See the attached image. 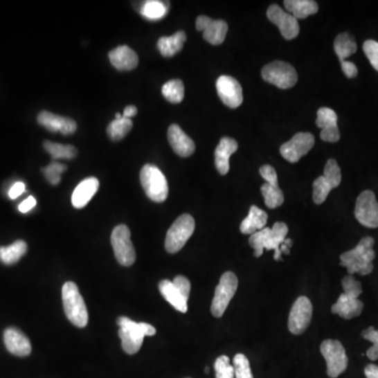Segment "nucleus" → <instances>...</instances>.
<instances>
[{
	"instance_id": "obj_1",
	"label": "nucleus",
	"mask_w": 378,
	"mask_h": 378,
	"mask_svg": "<svg viewBox=\"0 0 378 378\" xmlns=\"http://www.w3.org/2000/svg\"><path fill=\"white\" fill-rule=\"evenodd\" d=\"M341 285L343 294L339 296L331 311L345 320H351L359 316L363 310V302L359 300V296L363 294L361 282L354 276H347L343 278Z\"/></svg>"
},
{
	"instance_id": "obj_2",
	"label": "nucleus",
	"mask_w": 378,
	"mask_h": 378,
	"mask_svg": "<svg viewBox=\"0 0 378 378\" xmlns=\"http://www.w3.org/2000/svg\"><path fill=\"white\" fill-rule=\"evenodd\" d=\"M373 246V237H366L361 240L354 249L341 255V265L347 268L349 276L354 273L367 276L373 271V261L375 259Z\"/></svg>"
},
{
	"instance_id": "obj_3",
	"label": "nucleus",
	"mask_w": 378,
	"mask_h": 378,
	"mask_svg": "<svg viewBox=\"0 0 378 378\" xmlns=\"http://www.w3.org/2000/svg\"><path fill=\"white\" fill-rule=\"evenodd\" d=\"M288 235V226L285 223L278 222L272 228L262 229L258 233L250 235L249 244L255 249V257L260 258L263 255L264 250H274V260L280 261L282 252L280 245L286 241Z\"/></svg>"
},
{
	"instance_id": "obj_4",
	"label": "nucleus",
	"mask_w": 378,
	"mask_h": 378,
	"mask_svg": "<svg viewBox=\"0 0 378 378\" xmlns=\"http://www.w3.org/2000/svg\"><path fill=\"white\" fill-rule=\"evenodd\" d=\"M119 337L121 339L122 348L127 354L134 355L141 349L145 336H154L156 329L146 323H136L126 316L118 318Z\"/></svg>"
},
{
	"instance_id": "obj_5",
	"label": "nucleus",
	"mask_w": 378,
	"mask_h": 378,
	"mask_svg": "<svg viewBox=\"0 0 378 378\" xmlns=\"http://www.w3.org/2000/svg\"><path fill=\"white\" fill-rule=\"evenodd\" d=\"M62 303L66 318L78 328H84L89 323V312L78 286L66 282L62 287Z\"/></svg>"
},
{
	"instance_id": "obj_6",
	"label": "nucleus",
	"mask_w": 378,
	"mask_h": 378,
	"mask_svg": "<svg viewBox=\"0 0 378 378\" xmlns=\"http://www.w3.org/2000/svg\"><path fill=\"white\" fill-rule=\"evenodd\" d=\"M140 180L146 196L156 203H162L168 199V183L163 172L152 165L146 164L140 172Z\"/></svg>"
},
{
	"instance_id": "obj_7",
	"label": "nucleus",
	"mask_w": 378,
	"mask_h": 378,
	"mask_svg": "<svg viewBox=\"0 0 378 378\" xmlns=\"http://www.w3.org/2000/svg\"><path fill=\"white\" fill-rule=\"evenodd\" d=\"M196 228L194 217L190 215H180L174 221V224L168 229L165 239V249L170 253H177L180 251L185 244L192 237Z\"/></svg>"
},
{
	"instance_id": "obj_8",
	"label": "nucleus",
	"mask_w": 378,
	"mask_h": 378,
	"mask_svg": "<svg viewBox=\"0 0 378 378\" xmlns=\"http://www.w3.org/2000/svg\"><path fill=\"white\" fill-rule=\"evenodd\" d=\"M239 280L233 272H225L219 278V285L215 288V296L211 303V313L215 318H222L229 303L237 292Z\"/></svg>"
},
{
	"instance_id": "obj_9",
	"label": "nucleus",
	"mask_w": 378,
	"mask_h": 378,
	"mask_svg": "<svg viewBox=\"0 0 378 378\" xmlns=\"http://www.w3.org/2000/svg\"><path fill=\"white\" fill-rule=\"evenodd\" d=\"M115 257L120 265L129 267L136 262V252L131 240V231L126 225H118L111 237Z\"/></svg>"
},
{
	"instance_id": "obj_10",
	"label": "nucleus",
	"mask_w": 378,
	"mask_h": 378,
	"mask_svg": "<svg viewBox=\"0 0 378 378\" xmlns=\"http://www.w3.org/2000/svg\"><path fill=\"white\" fill-rule=\"evenodd\" d=\"M262 77L270 84L276 85L282 89H290L298 82L296 69L289 63L282 61L268 63L262 70Z\"/></svg>"
},
{
	"instance_id": "obj_11",
	"label": "nucleus",
	"mask_w": 378,
	"mask_h": 378,
	"mask_svg": "<svg viewBox=\"0 0 378 378\" xmlns=\"http://www.w3.org/2000/svg\"><path fill=\"white\" fill-rule=\"evenodd\" d=\"M322 353L327 363V374L329 377L336 378L348 367V357L341 341L327 339L321 345Z\"/></svg>"
},
{
	"instance_id": "obj_12",
	"label": "nucleus",
	"mask_w": 378,
	"mask_h": 378,
	"mask_svg": "<svg viewBox=\"0 0 378 378\" xmlns=\"http://www.w3.org/2000/svg\"><path fill=\"white\" fill-rule=\"evenodd\" d=\"M355 217L368 228L378 227V202L371 190H365L359 195L355 206Z\"/></svg>"
},
{
	"instance_id": "obj_13",
	"label": "nucleus",
	"mask_w": 378,
	"mask_h": 378,
	"mask_svg": "<svg viewBox=\"0 0 378 378\" xmlns=\"http://www.w3.org/2000/svg\"><path fill=\"white\" fill-rule=\"evenodd\" d=\"M312 304L306 296H300L294 303L288 318V329L292 334H302L308 328L312 318Z\"/></svg>"
},
{
	"instance_id": "obj_14",
	"label": "nucleus",
	"mask_w": 378,
	"mask_h": 378,
	"mask_svg": "<svg viewBox=\"0 0 378 378\" xmlns=\"http://www.w3.org/2000/svg\"><path fill=\"white\" fill-rule=\"evenodd\" d=\"M314 136L310 133H298L287 143L280 146V154L290 163H296L308 154L314 145Z\"/></svg>"
},
{
	"instance_id": "obj_15",
	"label": "nucleus",
	"mask_w": 378,
	"mask_h": 378,
	"mask_svg": "<svg viewBox=\"0 0 378 378\" xmlns=\"http://www.w3.org/2000/svg\"><path fill=\"white\" fill-rule=\"evenodd\" d=\"M267 17L272 24L280 28L282 37L287 40L294 39L300 33V24L298 19L290 13L282 11L278 6H270Z\"/></svg>"
},
{
	"instance_id": "obj_16",
	"label": "nucleus",
	"mask_w": 378,
	"mask_h": 378,
	"mask_svg": "<svg viewBox=\"0 0 378 378\" xmlns=\"http://www.w3.org/2000/svg\"><path fill=\"white\" fill-rule=\"evenodd\" d=\"M217 91L219 99L231 109H237L243 102V91L241 84L233 77H219L217 80Z\"/></svg>"
},
{
	"instance_id": "obj_17",
	"label": "nucleus",
	"mask_w": 378,
	"mask_h": 378,
	"mask_svg": "<svg viewBox=\"0 0 378 378\" xmlns=\"http://www.w3.org/2000/svg\"><path fill=\"white\" fill-rule=\"evenodd\" d=\"M196 26L197 30H202L204 39L213 46L223 44L228 30V24L224 20H213L207 16H199Z\"/></svg>"
},
{
	"instance_id": "obj_18",
	"label": "nucleus",
	"mask_w": 378,
	"mask_h": 378,
	"mask_svg": "<svg viewBox=\"0 0 378 378\" xmlns=\"http://www.w3.org/2000/svg\"><path fill=\"white\" fill-rule=\"evenodd\" d=\"M38 123L53 133L72 135L76 132V122L70 118L61 117L50 111H44L38 115Z\"/></svg>"
},
{
	"instance_id": "obj_19",
	"label": "nucleus",
	"mask_w": 378,
	"mask_h": 378,
	"mask_svg": "<svg viewBox=\"0 0 378 378\" xmlns=\"http://www.w3.org/2000/svg\"><path fill=\"white\" fill-rule=\"evenodd\" d=\"M316 125L322 129L321 138L323 141L334 143L341 138L339 126H337V115L333 109L329 107H322L318 111Z\"/></svg>"
},
{
	"instance_id": "obj_20",
	"label": "nucleus",
	"mask_w": 378,
	"mask_h": 378,
	"mask_svg": "<svg viewBox=\"0 0 378 378\" xmlns=\"http://www.w3.org/2000/svg\"><path fill=\"white\" fill-rule=\"evenodd\" d=\"M3 341L8 351L16 357H28L32 352L30 339L17 328H8L3 333Z\"/></svg>"
},
{
	"instance_id": "obj_21",
	"label": "nucleus",
	"mask_w": 378,
	"mask_h": 378,
	"mask_svg": "<svg viewBox=\"0 0 378 378\" xmlns=\"http://www.w3.org/2000/svg\"><path fill=\"white\" fill-rule=\"evenodd\" d=\"M168 141L172 150L180 156H189L196 150V144L188 137L180 126L172 124L168 129Z\"/></svg>"
},
{
	"instance_id": "obj_22",
	"label": "nucleus",
	"mask_w": 378,
	"mask_h": 378,
	"mask_svg": "<svg viewBox=\"0 0 378 378\" xmlns=\"http://www.w3.org/2000/svg\"><path fill=\"white\" fill-rule=\"evenodd\" d=\"M111 64L118 71H132L137 68L139 58L135 51L127 46H118L109 54Z\"/></svg>"
},
{
	"instance_id": "obj_23",
	"label": "nucleus",
	"mask_w": 378,
	"mask_h": 378,
	"mask_svg": "<svg viewBox=\"0 0 378 378\" xmlns=\"http://www.w3.org/2000/svg\"><path fill=\"white\" fill-rule=\"evenodd\" d=\"M237 142L233 138L224 137L215 148V162L217 172L221 174H228L229 159L231 154L237 150Z\"/></svg>"
},
{
	"instance_id": "obj_24",
	"label": "nucleus",
	"mask_w": 378,
	"mask_h": 378,
	"mask_svg": "<svg viewBox=\"0 0 378 378\" xmlns=\"http://www.w3.org/2000/svg\"><path fill=\"white\" fill-rule=\"evenodd\" d=\"M99 188V181L96 178H87L75 188L72 203L75 208H83L91 200Z\"/></svg>"
},
{
	"instance_id": "obj_25",
	"label": "nucleus",
	"mask_w": 378,
	"mask_h": 378,
	"mask_svg": "<svg viewBox=\"0 0 378 378\" xmlns=\"http://www.w3.org/2000/svg\"><path fill=\"white\" fill-rule=\"evenodd\" d=\"M268 215L257 206L250 207L249 215L242 222L240 231L243 235H253L265 228L267 224Z\"/></svg>"
},
{
	"instance_id": "obj_26",
	"label": "nucleus",
	"mask_w": 378,
	"mask_h": 378,
	"mask_svg": "<svg viewBox=\"0 0 378 378\" xmlns=\"http://www.w3.org/2000/svg\"><path fill=\"white\" fill-rule=\"evenodd\" d=\"M159 290L162 296L174 307L176 310L182 313L187 312V300L179 291L174 282L168 280H163L159 282Z\"/></svg>"
},
{
	"instance_id": "obj_27",
	"label": "nucleus",
	"mask_w": 378,
	"mask_h": 378,
	"mask_svg": "<svg viewBox=\"0 0 378 378\" xmlns=\"http://www.w3.org/2000/svg\"><path fill=\"white\" fill-rule=\"evenodd\" d=\"M284 5L296 19H304L318 11V3L312 0H287L284 1Z\"/></svg>"
},
{
	"instance_id": "obj_28",
	"label": "nucleus",
	"mask_w": 378,
	"mask_h": 378,
	"mask_svg": "<svg viewBox=\"0 0 378 378\" xmlns=\"http://www.w3.org/2000/svg\"><path fill=\"white\" fill-rule=\"evenodd\" d=\"M186 42V34L179 30L176 34L168 37H161L158 40V50L164 57H172L182 50Z\"/></svg>"
},
{
	"instance_id": "obj_29",
	"label": "nucleus",
	"mask_w": 378,
	"mask_h": 378,
	"mask_svg": "<svg viewBox=\"0 0 378 378\" xmlns=\"http://www.w3.org/2000/svg\"><path fill=\"white\" fill-rule=\"evenodd\" d=\"M28 250V245L22 240L14 242L10 246L0 247V262L5 265H13L17 263Z\"/></svg>"
},
{
	"instance_id": "obj_30",
	"label": "nucleus",
	"mask_w": 378,
	"mask_h": 378,
	"mask_svg": "<svg viewBox=\"0 0 378 378\" xmlns=\"http://www.w3.org/2000/svg\"><path fill=\"white\" fill-rule=\"evenodd\" d=\"M334 51L339 61L343 62L345 59L354 54L357 51V44L354 38L348 33L339 34L334 42Z\"/></svg>"
},
{
	"instance_id": "obj_31",
	"label": "nucleus",
	"mask_w": 378,
	"mask_h": 378,
	"mask_svg": "<svg viewBox=\"0 0 378 378\" xmlns=\"http://www.w3.org/2000/svg\"><path fill=\"white\" fill-rule=\"evenodd\" d=\"M168 6L162 1H156V0H150L145 1L142 5L141 15L148 20H159L162 19L168 13Z\"/></svg>"
},
{
	"instance_id": "obj_32",
	"label": "nucleus",
	"mask_w": 378,
	"mask_h": 378,
	"mask_svg": "<svg viewBox=\"0 0 378 378\" xmlns=\"http://www.w3.org/2000/svg\"><path fill=\"white\" fill-rule=\"evenodd\" d=\"M261 192L263 195L264 200H265L266 206L269 208H276L284 203V194L278 185L265 183L261 187Z\"/></svg>"
},
{
	"instance_id": "obj_33",
	"label": "nucleus",
	"mask_w": 378,
	"mask_h": 378,
	"mask_svg": "<svg viewBox=\"0 0 378 378\" xmlns=\"http://www.w3.org/2000/svg\"><path fill=\"white\" fill-rule=\"evenodd\" d=\"M184 84L179 79L168 81L162 87L164 98L170 103H180L184 99Z\"/></svg>"
},
{
	"instance_id": "obj_34",
	"label": "nucleus",
	"mask_w": 378,
	"mask_h": 378,
	"mask_svg": "<svg viewBox=\"0 0 378 378\" xmlns=\"http://www.w3.org/2000/svg\"><path fill=\"white\" fill-rule=\"evenodd\" d=\"M132 127H133L132 119L122 117L121 119H116L111 122L109 127H107V135L114 141H119L129 133Z\"/></svg>"
},
{
	"instance_id": "obj_35",
	"label": "nucleus",
	"mask_w": 378,
	"mask_h": 378,
	"mask_svg": "<svg viewBox=\"0 0 378 378\" xmlns=\"http://www.w3.org/2000/svg\"><path fill=\"white\" fill-rule=\"evenodd\" d=\"M46 152L53 156V159H74L77 156V150L74 146L63 145V144L53 143L46 141L44 144Z\"/></svg>"
},
{
	"instance_id": "obj_36",
	"label": "nucleus",
	"mask_w": 378,
	"mask_h": 378,
	"mask_svg": "<svg viewBox=\"0 0 378 378\" xmlns=\"http://www.w3.org/2000/svg\"><path fill=\"white\" fill-rule=\"evenodd\" d=\"M332 186L324 177H320L313 182V201L315 204H322L332 190Z\"/></svg>"
},
{
	"instance_id": "obj_37",
	"label": "nucleus",
	"mask_w": 378,
	"mask_h": 378,
	"mask_svg": "<svg viewBox=\"0 0 378 378\" xmlns=\"http://www.w3.org/2000/svg\"><path fill=\"white\" fill-rule=\"evenodd\" d=\"M215 378H235V368L226 355L217 357L215 363Z\"/></svg>"
},
{
	"instance_id": "obj_38",
	"label": "nucleus",
	"mask_w": 378,
	"mask_h": 378,
	"mask_svg": "<svg viewBox=\"0 0 378 378\" xmlns=\"http://www.w3.org/2000/svg\"><path fill=\"white\" fill-rule=\"evenodd\" d=\"M324 177L332 188H336L341 182V172L339 164L334 159L328 160L325 166Z\"/></svg>"
},
{
	"instance_id": "obj_39",
	"label": "nucleus",
	"mask_w": 378,
	"mask_h": 378,
	"mask_svg": "<svg viewBox=\"0 0 378 378\" xmlns=\"http://www.w3.org/2000/svg\"><path fill=\"white\" fill-rule=\"evenodd\" d=\"M233 368H235V378H253L251 369H250L249 361L244 354L235 355L233 359Z\"/></svg>"
},
{
	"instance_id": "obj_40",
	"label": "nucleus",
	"mask_w": 378,
	"mask_h": 378,
	"mask_svg": "<svg viewBox=\"0 0 378 378\" xmlns=\"http://www.w3.org/2000/svg\"><path fill=\"white\" fill-rule=\"evenodd\" d=\"M66 170V166L64 164L58 163V162H52L46 168H42L44 176L52 185L60 183L61 174Z\"/></svg>"
},
{
	"instance_id": "obj_41",
	"label": "nucleus",
	"mask_w": 378,
	"mask_h": 378,
	"mask_svg": "<svg viewBox=\"0 0 378 378\" xmlns=\"http://www.w3.org/2000/svg\"><path fill=\"white\" fill-rule=\"evenodd\" d=\"M361 335L363 339L373 343L371 348L367 351V357L371 361H376L378 359V331L374 327H370L367 330L363 331Z\"/></svg>"
},
{
	"instance_id": "obj_42",
	"label": "nucleus",
	"mask_w": 378,
	"mask_h": 378,
	"mask_svg": "<svg viewBox=\"0 0 378 378\" xmlns=\"http://www.w3.org/2000/svg\"><path fill=\"white\" fill-rule=\"evenodd\" d=\"M363 48L372 66L378 72V42H374V40H367L363 44Z\"/></svg>"
},
{
	"instance_id": "obj_43",
	"label": "nucleus",
	"mask_w": 378,
	"mask_h": 378,
	"mask_svg": "<svg viewBox=\"0 0 378 378\" xmlns=\"http://www.w3.org/2000/svg\"><path fill=\"white\" fill-rule=\"evenodd\" d=\"M172 282H174V285L178 288L179 291L183 294V296L188 300L190 289H192V286H190V282H189L188 278H185V276H178L174 278Z\"/></svg>"
},
{
	"instance_id": "obj_44",
	"label": "nucleus",
	"mask_w": 378,
	"mask_h": 378,
	"mask_svg": "<svg viewBox=\"0 0 378 378\" xmlns=\"http://www.w3.org/2000/svg\"><path fill=\"white\" fill-rule=\"evenodd\" d=\"M260 174L268 184L278 185V174L272 166L264 165L260 168Z\"/></svg>"
},
{
	"instance_id": "obj_45",
	"label": "nucleus",
	"mask_w": 378,
	"mask_h": 378,
	"mask_svg": "<svg viewBox=\"0 0 378 378\" xmlns=\"http://www.w3.org/2000/svg\"><path fill=\"white\" fill-rule=\"evenodd\" d=\"M341 70H343V74L345 75V77H348V78H355V77L357 76V73H359V71H357V66H355L354 63L350 62V61H343V62L341 63Z\"/></svg>"
},
{
	"instance_id": "obj_46",
	"label": "nucleus",
	"mask_w": 378,
	"mask_h": 378,
	"mask_svg": "<svg viewBox=\"0 0 378 378\" xmlns=\"http://www.w3.org/2000/svg\"><path fill=\"white\" fill-rule=\"evenodd\" d=\"M26 192V184L24 182H16L9 189V198L15 200Z\"/></svg>"
},
{
	"instance_id": "obj_47",
	"label": "nucleus",
	"mask_w": 378,
	"mask_h": 378,
	"mask_svg": "<svg viewBox=\"0 0 378 378\" xmlns=\"http://www.w3.org/2000/svg\"><path fill=\"white\" fill-rule=\"evenodd\" d=\"M36 203L37 202H36V199L34 197H28L24 202L20 203L18 209L22 213H28V211L32 210L36 206Z\"/></svg>"
},
{
	"instance_id": "obj_48",
	"label": "nucleus",
	"mask_w": 378,
	"mask_h": 378,
	"mask_svg": "<svg viewBox=\"0 0 378 378\" xmlns=\"http://www.w3.org/2000/svg\"><path fill=\"white\" fill-rule=\"evenodd\" d=\"M365 375L367 378H378V366L368 365L365 369Z\"/></svg>"
},
{
	"instance_id": "obj_49",
	"label": "nucleus",
	"mask_w": 378,
	"mask_h": 378,
	"mask_svg": "<svg viewBox=\"0 0 378 378\" xmlns=\"http://www.w3.org/2000/svg\"><path fill=\"white\" fill-rule=\"evenodd\" d=\"M138 109L137 107H134V105H129L126 107L124 109L123 117L127 118V119H132V118L135 117L137 115Z\"/></svg>"
},
{
	"instance_id": "obj_50",
	"label": "nucleus",
	"mask_w": 378,
	"mask_h": 378,
	"mask_svg": "<svg viewBox=\"0 0 378 378\" xmlns=\"http://www.w3.org/2000/svg\"><path fill=\"white\" fill-rule=\"evenodd\" d=\"M292 246V241L290 239H286V241L280 245V252L285 253V255H289L290 248Z\"/></svg>"
},
{
	"instance_id": "obj_51",
	"label": "nucleus",
	"mask_w": 378,
	"mask_h": 378,
	"mask_svg": "<svg viewBox=\"0 0 378 378\" xmlns=\"http://www.w3.org/2000/svg\"><path fill=\"white\" fill-rule=\"evenodd\" d=\"M122 117H123V116H122L121 114H116V119H121Z\"/></svg>"
},
{
	"instance_id": "obj_52",
	"label": "nucleus",
	"mask_w": 378,
	"mask_h": 378,
	"mask_svg": "<svg viewBox=\"0 0 378 378\" xmlns=\"http://www.w3.org/2000/svg\"><path fill=\"white\" fill-rule=\"evenodd\" d=\"M205 372H206V373H208V372H209L208 368H206V369H205Z\"/></svg>"
}]
</instances>
